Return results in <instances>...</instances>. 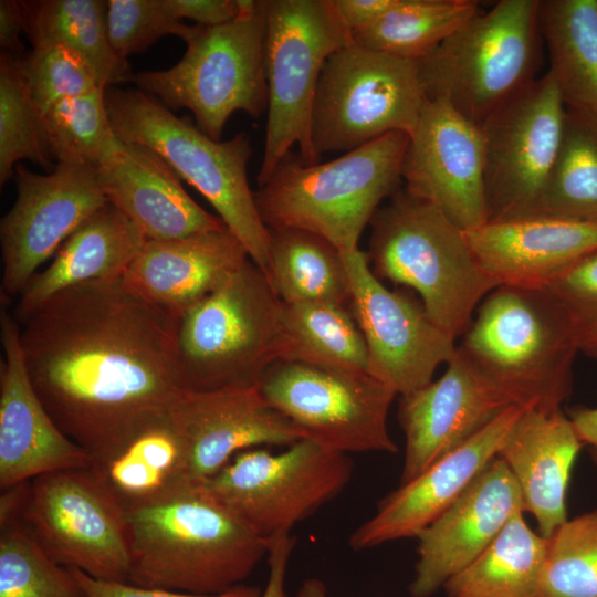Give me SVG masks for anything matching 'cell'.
<instances>
[{
    "label": "cell",
    "instance_id": "obj_1",
    "mask_svg": "<svg viewBox=\"0 0 597 597\" xmlns=\"http://www.w3.org/2000/svg\"><path fill=\"white\" fill-rule=\"evenodd\" d=\"M30 381L91 458L174 400L178 318L122 277L64 289L15 318Z\"/></svg>",
    "mask_w": 597,
    "mask_h": 597
},
{
    "label": "cell",
    "instance_id": "obj_2",
    "mask_svg": "<svg viewBox=\"0 0 597 597\" xmlns=\"http://www.w3.org/2000/svg\"><path fill=\"white\" fill-rule=\"evenodd\" d=\"M124 512L128 583L137 586L219 594L242 584L268 555V542L203 482Z\"/></svg>",
    "mask_w": 597,
    "mask_h": 597
},
{
    "label": "cell",
    "instance_id": "obj_3",
    "mask_svg": "<svg viewBox=\"0 0 597 597\" xmlns=\"http://www.w3.org/2000/svg\"><path fill=\"white\" fill-rule=\"evenodd\" d=\"M463 335L459 347L511 405L553 413L572 394L578 348L546 287H495Z\"/></svg>",
    "mask_w": 597,
    "mask_h": 597
},
{
    "label": "cell",
    "instance_id": "obj_4",
    "mask_svg": "<svg viewBox=\"0 0 597 597\" xmlns=\"http://www.w3.org/2000/svg\"><path fill=\"white\" fill-rule=\"evenodd\" d=\"M408 142L405 133H389L314 164L290 151L254 191L262 221L268 229L315 233L342 251L359 248L381 201L399 189Z\"/></svg>",
    "mask_w": 597,
    "mask_h": 597
},
{
    "label": "cell",
    "instance_id": "obj_5",
    "mask_svg": "<svg viewBox=\"0 0 597 597\" xmlns=\"http://www.w3.org/2000/svg\"><path fill=\"white\" fill-rule=\"evenodd\" d=\"M368 261L379 279L417 292L433 322L457 338L500 286L480 265L464 231L432 203L398 189L370 221Z\"/></svg>",
    "mask_w": 597,
    "mask_h": 597
},
{
    "label": "cell",
    "instance_id": "obj_6",
    "mask_svg": "<svg viewBox=\"0 0 597 597\" xmlns=\"http://www.w3.org/2000/svg\"><path fill=\"white\" fill-rule=\"evenodd\" d=\"M283 302L249 259L177 321L175 377L180 389L258 385L285 355Z\"/></svg>",
    "mask_w": 597,
    "mask_h": 597
},
{
    "label": "cell",
    "instance_id": "obj_7",
    "mask_svg": "<svg viewBox=\"0 0 597 597\" xmlns=\"http://www.w3.org/2000/svg\"><path fill=\"white\" fill-rule=\"evenodd\" d=\"M105 102L116 135L153 149L199 191L268 276L270 231L248 181L252 148L247 134L214 140L140 90L106 87Z\"/></svg>",
    "mask_w": 597,
    "mask_h": 597
},
{
    "label": "cell",
    "instance_id": "obj_8",
    "mask_svg": "<svg viewBox=\"0 0 597 597\" xmlns=\"http://www.w3.org/2000/svg\"><path fill=\"white\" fill-rule=\"evenodd\" d=\"M541 0H500L417 61L426 98L446 101L479 127L537 77Z\"/></svg>",
    "mask_w": 597,
    "mask_h": 597
},
{
    "label": "cell",
    "instance_id": "obj_9",
    "mask_svg": "<svg viewBox=\"0 0 597 597\" xmlns=\"http://www.w3.org/2000/svg\"><path fill=\"white\" fill-rule=\"evenodd\" d=\"M239 14L214 27L192 25L187 50L174 66L134 74L140 91L170 109L187 108L197 127L220 140L238 111H268L265 76L266 0H238Z\"/></svg>",
    "mask_w": 597,
    "mask_h": 597
},
{
    "label": "cell",
    "instance_id": "obj_10",
    "mask_svg": "<svg viewBox=\"0 0 597 597\" xmlns=\"http://www.w3.org/2000/svg\"><path fill=\"white\" fill-rule=\"evenodd\" d=\"M265 14L269 100L258 186L293 146L297 145L304 163H318L311 143V121L321 73L333 53L353 43L333 0H266Z\"/></svg>",
    "mask_w": 597,
    "mask_h": 597
},
{
    "label": "cell",
    "instance_id": "obj_11",
    "mask_svg": "<svg viewBox=\"0 0 597 597\" xmlns=\"http://www.w3.org/2000/svg\"><path fill=\"white\" fill-rule=\"evenodd\" d=\"M425 100L417 61L353 42L321 73L311 121L314 154H345L395 132L410 136Z\"/></svg>",
    "mask_w": 597,
    "mask_h": 597
},
{
    "label": "cell",
    "instance_id": "obj_12",
    "mask_svg": "<svg viewBox=\"0 0 597 597\" xmlns=\"http://www.w3.org/2000/svg\"><path fill=\"white\" fill-rule=\"evenodd\" d=\"M352 475L348 454L304 438L279 453L264 447L241 451L203 483L269 542L291 534L336 498Z\"/></svg>",
    "mask_w": 597,
    "mask_h": 597
},
{
    "label": "cell",
    "instance_id": "obj_13",
    "mask_svg": "<svg viewBox=\"0 0 597 597\" xmlns=\"http://www.w3.org/2000/svg\"><path fill=\"white\" fill-rule=\"evenodd\" d=\"M258 387L306 439L329 450L398 451L387 421L397 394L367 373L277 360L264 370Z\"/></svg>",
    "mask_w": 597,
    "mask_h": 597
},
{
    "label": "cell",
    "instance_id": "obj_14",
    "mask_svg": "<svg viewBox=\"0 0 597 597\" xmlns=\"http://www.w3.org/2000/svg\"><path fill=\"white\" fill-rule=\"evenodd\" d=\"M18 519L56 563L96 579L128 583L125 512L87 469L29 480Z\"/></svg>",
    "mask_w": 597,
    "mask_h": 597
},
{
    "label": "cell",
    "instance_id": "obj_15",
    "mask_svg": "<svg viewBox=\"0 0 597 597\" xmlns=\"http://www.w3.org/2000/svg\"><path fill=\"white\" fill-rule=\"evenodd\" d=\"M564 114L547 72L481 125L488 221L534 213L558 150Z\"/></svg>",
    "mask_w": 597,
    "mask_h": 597
},
{
    "label": "cell",
    "instance_id": "obj_16",
    "mask_svg": "<svg viewBox=\"0 0 597 597\" xmlns=\"http://www.w3.org/2000/svg\"><path fill=\"white\" fill-rule=\"evenodd\" d=\"M350 282V311L365 338L368 374L397 395L432 381L436 369L455 354V338L438 326L422 302L405 290H389L359 248L342 251Z\"/></svg>",
    "mask_w": 597,
    "mask_h": 597
},
{
    "label": "cell",
    "instance_id": "obj_17",
    "mask_svg": "<svg viewBox=\"0 0 597 597\" xmlns=\"http://www.w3.org/2000/svg\"><path fill=\"white\" fill-rule=\"evenodd\" d=\"M14 174L18 197L0 223L7 297L19 296L38 268L107 203L95 168L59 163L41 175L20 163Z\"/></svg>",
    "mask_w": 597,
    "mask_h": 597
},
{
    "label": "cell",
    "instance_id": "obj_18",
    "mask_svg": "<svg viewBox=\"0 0 597 597\" xmlns=\"http://www.w3.org/2000/svg\"><path fill=\"white\" fill-rule=\"evenodd\" d=\"M481 127L446 101L426 98L409 136L401 180L463 231L488 221Z\"/></svg>",
    "mask_w": 597,
    "mask_h": 597
},
{
    "label": "cell",
    "instance_id": "obj_19",
    "mask_svg": "<svg viewBox=\"0 0 597 597\" xmlns=\"http://www.w3.org/2000/svg\"><path fill=\"white\" fill-rule=\"evenodd\" d=\"M511 405L458 347L443 375L400 396L407 483L488 426Z\"/></svg>",
    "mask_w": 597,
    "mask_h": 597
},
{
    "label": "cell",
    "instance_id": "obj_20",
    "mask_svg": "<svg viewBox=\"0 0 597 597\" xmlns=\"http://www.w3.org/2000/svg\"><path fill=\"white\" fill-rule=\"evenodd\" d=\"M526 408L510 406L459 448L386 495L350 535L354 551L417 537L442 515L498 455Z\"/></svg>",
    "mask_w": 597,
    "mask_h": 597
},
{
    "label": "cell",
    "instance_id": "obj_21",
    "mask_svg": "<svg viewBox=\"0 0 597 597\" xmlns=\"http://www.w3.org/2000/svg\"><path fill=\"white\" fill-rule=\"evenodd\" d=\"M519 512V484L498 455L464 493L417 536L411 597H431L480 556Z\"/></svg>",
    "mask_w": 597,
    "mask_h": 597
},
{
    "label": "cell",
    "instance_id": "obj_22",
    "mask_svg": "<svg viewBox=\"0 0 597 597\" xmlns=\"http://www.w3.org/2000/svg\"><path fill=\"white\" fill-rule=\"evenodd\" d=\"M170 409L185 436L190 478L196 483L211 478L241 451L287 447L305 438L266 401L258 385L179 389Z\"/></svg>",
    "mask_w": 597,
    "mask_h": 597
},
{
    "label": "cell",
    "instance_id": "obj_23",
    "mask_svg": "<svg viewBox=\"0 0 597 597\" xmlns=\"http://www.w3.org/2000/svg\"><path fill=\"white\" fill-rule=\"evenodd\" d=\"M4 358L0 374L1 491L51 472L88 469L91 455L53 421L34 390L20 345V326L1 307Z\"/></svg>",
    "mask_w": 597,
    "mask_h": 597
},
{
    "label": "cell",
    "instance_id": "obj_24",
    "mask_svg": "<svg viewBox=\"0 0 597 597\" xmlns=\"http://www.w3.org/2000/svg\"><path fill=\"white\" fill-rule=\"evenodd\" d=\"M464 234L482 269L499 285L546 287L597 250V222L549 216L486 221Z\"/></svg>",
    "mask_w": 597,
    "mask_h": 597
},
{
    "label": "cell",
    "instance_id": "obj_25",
    "mask_svg": "<svg viewBox=\"0 0 597 597\" xmlns=\"http://www.w3.org/2000/svg\"><path fill=\"white\" fill-rule=\"evenodd\" d=\"M250 259L226 227L171 240H147L122 280L175 317L209 295Z\"/></svg>",
    "mask_w": 597,
    "mask_h": 597
},
{
    "label": "cell",
    "instance_id": "obj_26",
    "mask_svg": "<svg viewBox=\"0 0 597 597\" xmlns=\"http://www.w3.org/2000/svg\"><path fill=\"white\" fill-rule=\"evenodd\" d=\"M96 171L107 202L135 222L147 240H171L227 227L195 202L179 176L146 146L122 140L117 153Z\"/></svg>",
    "mask_w": 597,
    "mask_h": 597
},
{
    "label": "cell",
    "instance_id": "obj_27",
    "mask_svg": "<svg viewBox=\"0 0 597 597\" xmlns=\"http://www.w3.org/2000/svg\"><path fill=\"white\" fill-rule=\"evenodd\" d=\"M170 404L91 458L87 470L124 511L158 502L196 483L190 478L188 446Z\"/></svg>",
    "mask_w": 597,
    "mask_h": 597
},
{
    "label": "cell",
    "instance_id": "obj_28",
    "mask_svg": "<svg viewBox=\"0 0 597 597\" xmlns=\"http://www.w3.org/2000/svg\"><path fill=\"white\" fill-rule=\"evenodd\" d=\"M582 446L562 410L525 409L498 453L519 484L524 512L533 514L545 538L567 521L568 482Z\"/></svg>",
    "mask_w": 597,
    "mask_h": 597
},
{
    "label": "cell",
    "instance_id": "obj_29",
    "mask_svg": "<svg viewBox=\"0 0 597 597\" xmlns=\"http://www.w3.org/2000/svg\"><path fill=\"white\" fill-rule=\"evenodd\" d=\"M146 241L142 229L107 202L65 240L44 271L33 275L13 316L30 313L70 286L122 277Z\"/></svg>",
    "mask_w": 597,
    "mask_h": 597
},
{
    "label": "cell",
    "instance_id": "obj_30",
    "mask_svg": "<svg viewBox=\"0 0 597 597\" xmlns=\"http://www.w3.org/2000/svg\"><path fill=\"white\" fill-rule=\"evenodd\" d=\"M540 23L565 106L597 117V0H541Z\"/></svg>",
    "mask_w": 597,
    "mask_h": 597
},
{
    "label": "cell",
    "instance_id": "obj_31",
    "mask_svg": "<svg viewBox=\"0 0 597 597\" xmlns=\"http://www.w3.org/2000/svg\"><path fill=\"white\" fill-rule=\"evenodd\" d=\"M24 33L33 45L56 43L76 52L96 74L103 87L134 80L127 60L114 51L107 33V1H20Z\"/></svg>",
    "mask_w": 597,
    "mask_h": 597
},
{
    "label": "cell",
    "instance_id": "obj_32",
    "mask_svg": "<svg viewBox=\"0 0 597 597\" xmlns=\"http://www.w3.org/2000/svg\"><path fill=\"white\" fill-rule=\"evenodd\" d=\"M547 538L516 513L491 545L447 580L448 597H543Z\"/></svg>",
    "mask_w": 597,
    "mask_h": 597
},
{
    "label": "cell",
    "instance_id": "obj_33",
    "mask_svg": "<svg viewBox=\"0 0 597 597\" xmlns=\"http://www.w3.org/2000/svg\"><path fill=\"white\" fill-rule=\"evenodd\" d=\"M269 231L268 279L283 303L329 302L349 306L350 282L342 250L305 230Z\"/></svg>",
    "mask_w": 597,
    "mask_h": 597
},
{
    "label": "cell",
    "instance_id": "obj_34",
    "mask_svg": "<svg viewBox=\"0 0 597 597\" xmlns=\"http://www.w3.org/2000/svg\"><path fill=\"white\" fill-rule=\"evenodd\" d=\"M532 216L597 222V117L565 106L558 150Z\"/></svg>",
    "mask_w": 597,
    "mask_h": 597
},
{
    "label": "cell",
    "instance_id": "obj_35",
    "mask_svg": "<svg viewBox=\"0 0 597 597\" xmlns=\"http://www.w3.org/2000/svg\"><path fill=\"white\" fill-rule=\"evenodd\" d=\"M282 317L285 333L282 360L368 374L366 342L347 305L283 303Z\"/></svg>",
    "mask_w": 597,
    "mask_h": 597
},
{
    "label": "cell",
    "instance_id": "obj_36",
    "mask_svg": "<svg viewBox=\"0 0 597 597\" xmlns=\"http://www.w3.org/2000/svg\"><path fill=\"white\" fill-rule=\"evenodd\" d=\"M480 11L473 0H399L379 20L352 33L366 49L420 61Z\"/></svg>",
    "mask_w": 597,
    "mask_h": 597
},
{
    "label": "cell",
    "instance_id": "obj_37",
    "mask_svg": "<svg viewBox=\"0 0 597 597\" xmlns=\"http://www.w3.org/2000/svg\"><path fill=\"white\" fill-rule=\"evenodd\" d=\"M51 159L100 168L122 145L106 107L105 87L52 105L42 116Z\"/></svg>",
    "mask_w": 597,
    "mask_h": 597
},
{
    "label": "cell",
    "instance_id": "obj_38",
    "mask_svg": "<svg viewBox=\"0 0 597 597\" xmlns=\"http://www.w3.org/2000/svg\"><path fill=\"white\" fill-rule=\"evenodd\" d=\"M20 160L51 167L42 116L27 85L23 57L7 52L0 57V184L13 175Z\"/></svg>",
    "mask_w": 597,
    "mask_h": 597
},
{
    "label": "cell",
    "instance_id": "obj_39",
    "mask_svg": "<svg viewBox=\"0 0 597 597\" xmlns=\"http://www.w3.org/2000/svg\"><path fill=\"white\" fill-rule=\"evenodd\" d=\"M0 597H87L19 519L0 523Z\"/></svg>",
    "mask_w": 597,
    "mask_h": 597
},
{
    "label": "cell",
    "instance_id": "obj_40",
    "mask_svg": "<svg viewBox=\"0 0 597 597\" xmlns=\"http://www.w3.org/2000/svg\"><path fill=\"white\" fill-rule=\"evenodd\" d=\"M543 597H597V511L562 524L547 538Z\"/></svg>",
    "mask_w": 597,
    "mask_h": 597
},
{
    "label": "cell",
    "instance_id": "obj_41",
    "mask_svg": "<svg viewBox=\"0 0 597 597\" xmlns=\"http://www.w3.org/2000/svg\"><path fill=\"white\" fill-rule=\"evenodd\" d=\"M23 69L30 96L41 116L62 100L103 87L84 59L56 43L33 45L23 57Z\"/></svg>",
    "mask_w": 597,
    "mask_h": 597
},
{
    "label": "cell",
    "instance_id": "obj_42",
    "mask_svg": "<svg viewBox=\"0 0 597 597\" xmlns=\"http://www.w3.org/2000/svg\"><path fill=\"white\" fill-rule=\"evenodd\" d=\"M106 21L109 42L124 60L165 35H176L185 42L192 31V25L168 11L165 0H108Z\"/></svg>",
    "mask_w": 597,
    "mask_h": 597
},
{
    "label": "cell",
    "instance_id": "obj_43",
    "mask_svg": "<svg viewBox=\"0 0 597 597\" xmlns=\"http://www.w3.org/2000/svg\"><path fill=\"white\" fill-rule=\"evenodd\" d=\"M546 289L564 311L578 352L597 360V250L580 259Z\"/></svg>",
    "mask_w": 597,
    "mask_h": 597
},
{
    "label": "cell",
    "instance_id": "obj_44",
    "mask_svg": "<svg viewBox=\"0 0 597 597\" xmlns=\"http://www.w3.org/2000/svg\"><path fill=\"white\" fill-rule=\"evenodd\" d=\"M69 568L87 597H261L262 594L259 587L243 584L237 585L223 593L211 595L148 588L130 583L96 579L77 568Z\"/></svg>",
    "mask_w": 597,
    "mask_h": 597
},
{
    "label": "cell",
    "instance_id": "obj_45",
    "mask_svg": "<svg viewBox=\"0 0 597 597\" xmlns=\"http://www.w3.org/2000/svg\"><path fill=\"white\" fill-rule=\"evenodd\" d=\"M165 4L176 19L203 27L227 23L239 14L238 0H165Z\"/></svg>",
    "mask_w": 597,
    "mask_h": 597
},
{
    "label": "cell",
    "instance_id": "obj_46",
    "mask_svg": "<svg viewBox=\"0 0 597 597\" xmlns=\"http://www.w3.org/2000/svg\"><path fill=\"white\" fill-rule=\"evenodd\" d=\"M399 0H333L334 8L345 28L350 32L369 27Z\"/></svg>",
    "mask_w": 597,
    "mask_h": 597
},
{
    "label": "cell",
    "instance_id": "obj_47",
    "mask_svg": "<svg viewBox=\"0 0 597 597\" xmlns=\"http://www.w3.org/2000/svg\"><path fill=\"white\" fill-rule=\"evenodd\" d=\"M294 545L295 538L291 534L268 542L269 576L261 597H286L285 577Z\"/></svg>",
    "mask_w": 597,
    "mask_h": 597
},
{
    "label": "cell",
    "instance_id": "obj_48",
    "mask_svg": "<svg viewBox=\"0 0 597 597\" xmlns=\"http://www.w3.org/2000/svg\"><path fill=\"white\" fill-rule=\"evenodd\" d=\"M24 32V20L20 1H0V45L2 52L18 55L23 51L20 34Z\"/></svg>",
    "mask_w": 597,
    "mask_h": 597
},
{
    "label": "cell",
    "instance_id": "obj_49",
    "mask_svg": "<svg viewBox=\"0 0 597 597\" xmlns=\"http://www.w3.org/2000/svg\"><path fill=\"white\" fill-rule=\"evenodd\" d=\"M584 444L597 448V407H574L567 413Z\"/></svg>",
    "mask_w": 597,
    "mask_h": 597
},
{
    "label": "cell",
    "instance_id": "obj_50",
    "mask_svg": "<svg viewBox=\"0 0 597 597\" xmlns=\"http://www.w3.org/2000/svg\"><path fill=\"white\" fill-rule=\"evenodd\" d=\"M296 597H329L326 585L318 578H307L298 588Z\"/></svg>",
    "mask_w": 597,
    "mask_h": 597
},
{
    "label": "cell",
    "instance_id": "obj_51",
    "mask_svg": "<svg viewBox=\"0 0 597 597\" xmlns=\"http://www.w3.org/2000/svg\"><path fill=\"white\" fill-rule=\"evenodd\" d=\"M590 453H591V457H593L594 461L597 463V448H593Z\"/></svg>",
    "mask_w": 597,
    "mask_h": 597
}]
</instances>
